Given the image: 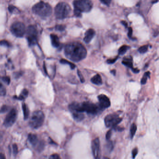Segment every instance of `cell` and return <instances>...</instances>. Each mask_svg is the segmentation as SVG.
<instances>
[{"mask_svg": "<svg viewBox=\"0 0 159 159\" xmlns=\"http://www.w3.org/2000/svg\"><path fill=\"white\" fill-rule=\"evenodd\" d=\"M132 34H133V30L131 28H129L128 29V36L129 38L132 37Z\"/></svg>", "mask_w": 159, "mask_h": 159, "instance_id": "cell-40", "label": "cell"}, {"mask_svg": "<svg viewBox=\"0 0 159 159\" xmlns=\"http://www.w3.org/2000/svg\"><path fill=\"white\" fill-rule=\"evenodd\" d=\"M95 35V31L93 29L90 28L87 30L85 33V36L84 38V42L86 43H89L93 39Z\"/></svg>", "mask_w": 159, "mask_h": 159, "instance_id": "cell-13", "label": "cell"}, {"mask_svg": "<svg viewBox=\"0 0 159 159\" xmlns=\"http://www.w3.org/2000/svg\"><path fill=\"white\" fill-rule=\"evenodd\" d=\"M72 116L74 119L77 122L82 121L85 118V116L83 113H80L78 112H72Z\"/></svg>", "mask_w": 159, "mask_h": 159, "instance_id": "cell-17", "label": "cell"}, {"mask_svg": "<svg viewBox=\"0 0 159 159\" xmlns=\"http://www.w3.org/2000/svg\"><path fill=\"white\" fill-rule=\"evenodd\" d=\"M111 73H112L113 76H115L116 73V70H112L111 71Z\"/></svg>", "mask_w": 159, "mask_h": 159, "instance_id": "cell-44", "label": "cell"}, {"mask_svg": "<svg viewBox=\"0 0 159 159\" xmlns=\"http://www.w3.org/2000/svg\"><path fill=\"white\" fill-rule=\"evenodd\" d=\"M28 139L30 142L33 145L36 146L38 142V139L36 135L33 134H30L28 136Z\"/></svg>", "mask_w": 159, "mask_h": 159, "instance_id": "cell-18", "label": "cell"}, {"mask_svg": "<svg viewBox=\"0 0 159 159\" xmlns=\"http://www.w3.org/2000/svg\"><path fill=\"white\" fill-rule=\"evenodd\" d=\"M10 30L15 36L17 37H22L26 32V28L23 23L21 22H15L12 24Z\"/></svg>", "mask_w": 159, "mask_h": 159, "instance_id": "cell-7", "label": "cell"}, {"mask_svg": "<svg viewBox=\"0 0 159 159\" xmlns=\"http://www.w3.org/2000/svg\"><path fill=\"white\" fill-rule=\"evenodd\" d=\"M121 23L123 25H124L125 26H126V27H127V22H125V21H122L121 22Z\"/></svg>", "mask_w": 159, "mask_h": 159, "instance_id": "cell-43", "label": "cell"}, {"mask_svg": "<svg viewBox=\"0 0 159 159\" xmlns=\"http://www.w3.org/2000/svg\"><path fill=\"white\" fill-rule=\"evenodd\" d=\"M13 154L15 156H17L18 152V146H17L16 144H14L13 145Z\"/></svg>", "mask_w": 159, "mask_h": 159, "instance_id": "cell-31", "label": "cell"}, {"mask_svg": "<svg viewBox=\"0 0 159 159\" xmlns=\"http://www.w3.org/2000/svg\"><path fill=\"white\" fill-rule=\"evenodd\" d=\"M6 94V90L4 84L0 81V96H5Z\"/></svg>", "mask_w": 159, "mask_h": 159, "instance_id": "cell-25", "label": "cell"}, {"mask_svg": "<svg viewBox=\"0 0 159 159\" xmlns=\"http://www.w3.org/2000/svg\"><path fill=\"white\" fill-rule=\"evenodd\" d=\"M50 39L52 45L55 48H58L60 46V42L58 36L54 34L50 35Z\"/></svg>", "mask_w": 159, "mask_h": 159, "instance_id": "cell-15", "label": "cell"}, {"mask_svg": "<svg viewBox=\"0 0 159 159\" xmlns=\"http://www.w3.org/2000/svg\"><path fill=\"white\" fill-rule=\"evenodd\" d=\"M102 4L106 5L107 6H109L112 0H100Z\"/></svg>", "mask_w": 159, "mask_h": 159, "instance_id": "cell-37", "label": "cell"}, {"mask_svg": "<svg viewBox=\"0 0 159 159\" xmlns=\"http://www.w3.org/2000/svg\"><path fill=\"white\" fill-rule=\"evenodd\" d=\"M92 150L94 159H100L101 152L100 140L98 138L93 140L92 143Z\"/></svg>", "mask_w": 159, "mask_h": 159, "instance_id": "cell-11", "label": "cell"}, {"mask_svg": "<svg viewBox=\"0 0 159 159\" xmlns=\"http://www.w3.org/2000/svg\"><path fill=\"white\" fill-rule=\"evenodd\" d=\"M23 73L22 72H17L14 74V77L15 79H18L21 76H22Z\"/></svg>", "mask_w": 159, "mask_h": 159, "instance_id": "cell-33", "label": "cell"}, {"mask_svg": "<svg viewBox=\"0 0 159 159\" xmlns=\"http://www.w3.org/2000/svg\"><path fill=\"white\" fill-rule=\"evenodd\" d=\"M122 120L119 116L116 114H109L106 116L105 118V125L107 128L114 127L119 124Z\"/></svg>", "mask_w": 159, "mask_h": 159, "instance_id": "cell-9", "label": "cell"}, {"mask_svg": "<svg viewBox=\"0 0 159 159\" xmlns=\"http://www.w3.org/2000/svg\"><path fill=\"white\" fill-rule=\"evenodd\" d=\"M29 92L26 89H24L21 93L20 96L18 97V99L20 100H23L26 98L28 96Z\"/></svg>", "mask_w": 159, "mask_h": 159, "instance_id": "cell-22", "label": "cell"}, {"mask_svg": "<svg viewBox=\"0 0 159 159\" xmlns=\"http://www.w3.org/2000/svg\"><path fill=\"white\" fill-rule=\"evenodd\" d=\"M17 110L13 108L8 113L4 121V124L6 128H9L13 125L17 118Z\"/></svg>", "mask_w": 159, "mask_h": 159, "instance_id": "cell-10", "label": "cell"}, {"mask_svg": "<svg viewBox=\"0 0 159 159\" xmlns=\"http://www.w3.org/2000/svg\"><path fill=\"white\" fill-rule=\"evenodd\" d=\"M118 59V57H116V58H113V59H108V60H107L106 62L108 64H112L113 63H114L116 62L117 60Z\"/></svg>", "mask_w": 159, "mask_h": 159, "instance_id": "cell-35", "label": "cell"}, {"mask_svg": "<svg viewBox=\"0 0 159 159\" xmlns=\"http://www.w3.org/2000/svg\"><path fill=\"white\" fill-rule=\"evenodd\" d=\"M87 53L85 47L78 42L69 43L64 47L65 56L74 62H78L84 59L86 57Z\"/></svg>", "mask_w": 159, "mask_h": 159, "instance_id": "cell-1", "label": "cell"}, {"mask_svg": "<svg viewBox=\"0 0 159 159\" xmlns=\"http://www.w3.org/2000/svg\"><path fill=\"white\" fill-rule=\"evenodd\" d=\"M2 80L4 83H6L7 85H9L10 83V78L9 76H4L2 78Z\"/></svg>", "mask_w": 159, "mask_h": 159, "instance_id": "cell-30", "label": "cell"}, {"mask_svg": "<svg viewBox=\"0 0 159 159\" xmlns=\"http://www.w3.org/2000/svg\"><path fill=\"white\" fill-rule=\"evenodd\" d=\"M60 62L61 64H68L70 66L71 70H74L76 67V66L75 64H74L72 62H70L69 61L65 60L64 59H62L60 60Z\"/></svg>", "mask_w": 159, "mask_h": 159, "instance_id": "cell-21", "label": "cell"}, {"mask_svg": "<svg viewBox=\"0 0 159 159\" xmlns=\"http://www.w3.org/2000/svg\"><path fill=\"white\" fill-rule=\"evenodd\" d=\"M138 149L137 148L133 149L132 152V157H133V159H134L135 158L136 156L138 154Z\"/></svg>", "mask_w": 159, "mask_h": 159, "instance_id": "cell-32", "label": "cell"}, {"mask_svg": "<svg viewBox=\"0 0 159 159\" xmlns=\"http://www.w3.org/2000/svg\"><path fill=\"white\" fill-rule=\"evenodd\" d=\"M150 72L149 71H147L146 73H145L141 80V84L144 85L146 84L147 78L150 77Z\"/></svg>", "mask_w": 159, "mask_h": 159, "instance_id": "cell-24", "label": "cell"}, {"mask_svg": "<svg viewBox=\"0 0 159 159\" xmlns=\"http://www.w3.org/2000/svg\"><path fill=\"white\" fill-rule=\"evenodd\" d=\"M132 71L133 72V73H139V70H138L137 68H133V69H132Z\"/></svg>", "mask_w": 159, "mask_h": 159, "instance_id": "cell-41", "label": "cell"}, {"mask_svg": "<svg viewBox=\"0 0 159 159\" xmlns=\"http://www.w3.org/2000/svg\"><path fill=\"white\" fill-rule=\"evenodd\" d=\"M0 159H6V157L3 154L0 153Z\"/></svg>", "mask_w": 159, "mask_h": 159, "instance_id": "cell-42", "label": "cell"}, {"mask_svg": "<svg viewBox=\"0 0 159 159\" xmlns=\"http://www.w3.org/2000/svg\"><path fill=\"white\" fill-rule=\"evenodd\" d=\"M16 7L14 6L13 5H10L8 7V9H9V10L10 13H13L15 10L16 9Z\"/></svg>", "mask_w": 159, "mask_h": 159, "instance_id": "cell-39", "label": "cell"}, {"mask_svg": "<svg viewBox=\"0 0 159 159\" xmlns=\"http://www.w3.org/2000/svg\"><path fill=\"white\" fill-rule=\"evenodd\" d=\"M77 75L80 78V82H82V83H84L85 82V78L84 77L82 73H81V72L79 70H77Z\"/></svg>", "mask_w": 159, "mask_h": 159, "instance_id": "cell-29", "label": "cell"}, {"mask_svg": "<svg viewBox=\"0 0 159 159\" xmlns=\"http://www.w3.org/2000/svg\"><path fill=\"white\" fill-rule=\"evenodd\" d=\"M65 26L62 25H56V30L60 31H62L65 30Z\"/></svg>", "mask_w": 159, "mask_h": 159, "instance_id": "cell-34", "label": "cell"}, {"mask_svg": "<svg viewBox=\"0 0 159 159\" xmlns=\"http://www.w3.org/2000/svg\"><path fill=\"white\" fill-rule=\"evenodd\" d=\"M112 130H109L107 132H106V140H109L111 136H112Z\"/></svg>", "mask_w": 159, "mask_h": 159, "instance_id": "cell-38", "label": "cell"}, {"mask_svg": "<svg viewBox=\"0 0 159 159\" xmlns=\"http://www.w3.org/2000/svg\"><path fill=\"white\" fill-rule=\"evenodd\" d=\"M0 45L7 46V47H10L11 46L10 43L8 40H1L0 41Z\"/></svg>", "mask_w": 159, "mask_h": 159, "instance_id": "cell-27", "label": "cell"}, {"mask_svg": "<svg viewBox=\"0 0 159 159\" xmlns=\"http://www.w3.org/2000/svg\"><path fill=\"white\" fill-rule=\"evenodd\" d=\"M74 14L77 17L81 16L82 12H88L93 8V4L90 0H75L73 2Z\"/></svg>", "mask_w": 159, "mask_h": 159, "instance_id": "cell-3", "label": "cell"}, {"mask_svg": "<svg viewBox=\"0 0 159 159\" xmlns=\"http://www.w3.org/2000/svg\"><path fill=\"white\" fill-rule=\"evenodd\" d=\"M91 82L94 84L98 86H100L103 83L102 78L99 74H97L92 77L91 78Z\"/></svg>", "mask_w": 159, "mask_h": 159, "instance_id": "cell-14", "label": "cell"}, {"mask_svg": "<svg viewBox=\"0 0 159 159\" xmlns=\"http://www.w3.org/2000/svg\"><path fill=\"white\" fill-rule=\"evenodd\" d=\"M49 159H61L60 156L57 154H54L50 156Z\"/></svg>", "mask_w": 159, "mask_h": 159, "instance_id": "cell-36", "label": "cell"}, {"mask_svg": "<svg viewBox=\"0 0 159 159\" xmlns=\"http://www.w3.org/2000/svg\"><path fill=\"white\" fill-rule=\"evenodd\" d=\"M123 64L125 66L131 69H133V59L131 57L125 58L124 59V60L122 62Z\"/></svg>", "mask_w": 159, "mask_h": 159, "instance_id": "cell-16", "label": "cell"}, {"mask_svg": "<svg viewBox=\"0 0 159 159\" xmlns=\"http://www.w3.org/2000/svg\"><path fill=\"white\" fill-rule=\"evenodd\" d=\"M22 108L23 110L24 119L27 120L29 118V116L30 115V111L29 110V108L25 103H23Z\"/></svg>", "mask_w": 159, "mask_h": 159, "instance_id": "cell-19", "label": "cell"}, {"mask_svg": "<svg viewBox=\"0 0 159 159\" xmlns=\"http://www.w3.org/2000/svg\"><path fill=\"white\" fill-rule=\"evenodd\" d=\"M27 39L30 46L36 44L37 42V31L33 26H30L26 31Z\"/></svg>", "mask_w": 159, "mask_h": 159, "instance_id": "cell-8", "label": "cell"}, {"mask_svg": "<svg viewBox=\"0 0 159 159\" xmlns=\"http://www.w3.org/2000/svg\"><path fill=\"white\" fill-rule=\"evenodd\" d=\"M44 119L45 116L43 112L40 110H37L33 113L30 119L29 124L33 128H38L43 125Z\"/></svg>", "mask_w": 159, "mask_h": 159, "instance_id": "cell-5", "label": "cell"}, {"mask_svg": "<svg viewBox=\"0 0 159 159\" xmlns=\"http://www.w3.org/2000/svg\"><path fill=\"white\" fill-rule=\"evenodd\" d=\"M137 130V126L135 124L133 123L131 126L130 128V137L131 139H133V137L134 136Z\"/></svg>", "mask_w": 159, "mask_h": 159, "instance_id": "cell-23", "label": "cell"}, {"mask_svg": "<svg viewBox=\"0 0 159 159\" xmlns=\"http://www.w3.org/2000/svg\"><path fill=\"white\" fill-rule=\"evenodd\" d=\"M98 100L99 101V105L104 110L109 108L111 106V102L109 98L105 94H101L98 96Z\"/></svg>", "mask_w": 159, "mask_h": 159, "instance_id": "cell-12", "label": "cell"}, {"mask_svg": "<svg viewBox=\"0 0 159 159\" xmlns=\"http://www.w3.org/2000/svg\"><path fill=\"white\" fill-rule=\"evenodd\" d=\"M148 48V45H144V46H142L139 48V50H138V51L140 54H144V53H146L147 51Z\"/></svg>", "mask_w": 159, "mask_h": 159, "instance_id": "cell-26", "label": "cell"}, {"mask_svg": "<svg viewBox=\"0 0 159 159\" xmlns=\"http://www.w3.org/2000/svg\"><path fill=\"white\" fill-rule=\"evenodd\" d=\"M69 108L71 112H86L93 115H96L103 110L100 105L90 102H84L81 103L73 102L69 106Z\"/></svg>", "mask_w": 159, "mask_h": 159, "instance_id": "cell-2", "label": "cell"}, {"mask_svg": "<svg viewBox=\"0 0 159 159\" xmlns=\"http://www.w3.org/2000/svg\"><path fill=\"white\" fill-rule=\"evenodd\" d=\"M129 48V46L127 45H123L121 46L118 51L119 54V55H124Z\"/></svg>", "mask_w": 159, "mask_h": 159, "instance_id": "cell-20", "label": "cell"}, {"mask_svg": "<svg viewBox=\"0 0 159 159\" xmlns=\"http://www.w3.org/2000/svg\"><path fill=\"white\" fill-rule=\"evenodd\" d=\"M70 11V7L68 4L63 2H60L55 7V14L57 19H63L69 16Z\"/></svg>", "mask_w": 159, "mask_h": 159, "instance_id": "cell-6", "label": "cell"}, {"mask_svg": "<svg viewBox=\"0 0 159 159\" xmlns=\"http://www.w3.org/2000/svg\"><path fill=\"white\" fill-rule=\"evenodd\" d=\"M32 10L34 13L42 18L49 17L52 13V8L48 4L41 2L36 4Z\"/></svg>", "mask_w": 159, "mask_h": 159, "instance_id": "cell-4", "label": "cell"}, {"mask_svg": "<svg viewBox=\"0 0 159 159\" xmlns=\"http://www.w3.org/2000/svg\"><path fill=\"white\" fill-rule=\"evenodd\" d=\"M10 108V107L9 106L4 105L1 107L0 108V113H4L7 112Z\"/></svg>", "mask_w": 159, "mask_h": 159, "instance_id": "cell-28", "label": "cell"}]
</instances>
